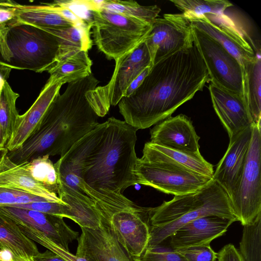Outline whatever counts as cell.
Masks as SVG:
<instances>
[{
    "mask_svg": "<svg viewBox=\"0 0 261 261\" xmlns=\"http://www.w3.org/2000/svg\"><path fill=\"white\" fill-rule=\"evenodd\" d=\"M102 9L134 17L151 24L161 11L156 5L142 6L132 0H104Z\"/></svg>",
    "mask_w": 261,
    "mask_h": 261,
    "instance_id": "obj_31",
    "label": "cell"
},
{
    "mask_svg": "<svg viewBox=\"0 0 261 261\" xmlns=\"http://www.w3.org/2000/svg\"><path fill=\"white\" fill-rule=\"evenodd\" d=\"M235 221L217 216L193 220L176 230L170 237V246L178 249L190 246L210 245L223 235Z\"/></svg>",
    "mask_w": 261,
    "mask_h": 261,
    "instance_id": "obj_20",
    "label": "cell"
},
{
    "mask_svg": "<svg viewBox=\"0 0 261 261\" xmlns=\"http://www.w3.org/2000/svg\"><path fill=\"white\" fill-rule=\"evenodd\" d=\"M57 193L60 199L68 205L70 219L81 228L95 229L100 226L101 219L94 201L86 194L59 182Z\"/></svg>",
    "mask_w": 261,
    "mask_h": 261,
    "instance_id": "obj_24",
    "label": "cell"
},
{
    "mask_svg": "<svg viewBox=\"0 0 261 261\" xmlns=\"http://www.w3.org/2000/svg\"><path fill=\"white\" fill-rule=\"evenodd\" d=\"M7 151L8 150L5 147L0 148V159Z\"/></svg>",
    "mask_w": 261,
    "mask_h": 261,
    "instance_id": "obj_49",
    "label": "cell"
},
{
    "mask_svg": "<svg viewBox=\"0 0 261 261\" xmlns=\"http://www.w3.org/2000/svg\"><path fill=\"white\" fill-rule=\"evenodd\" d=\"M0 260L1 261H12L13 254L8 249H0Z\"/></svg>",
    "mask_w": 261,
    "mask_h": 261,
    "instance_id": "obj_46",
    "label": "cell"
},
{
    "mask_svg": "<svg viewBox=\"0 0 261 261\" xmlns=\"http://www.w3.org/2000/svg\"><path fill=\"white\" fill-rule=\"evenodd\" d=\"M99 81L93 75L68 84L52 101L37 127L18 149L8 151L17 165L38 157L64 155L98 124V116L86 98Z\"/></svg>",
    "mask_w": 261,
    "mask_h": 261,
    "instance_id": "obj_2",
    "label": "cell"
},
{
    "mask_svg": "<svg viewBox=\"0 0 261 261\" xmlns=\"http://www.w3.org/2000/svg\"><path fill=\"white\" fill-rule=\"evenodd\" d=\"M81 230L76 255L87 261H133L106 223L101 222L98 228Z\"/></svg>",
    "mask_w": 261,
    "mask_h": 261,
    "instance_id": "obj_19",
    "label": "cell"
},
{
    "mask_svg": "<svg viewBox=\"0 0 261 261\" xmlns=\"http://www.w3.org/2000/svg\"><path fill=\"white\" fill-rule=\"evenodd\" d=\"M105 127L99 123L85 135L54 163L58 182L83 193L80 189L82 170L87 160L98 142Z\"/></svg>",
    "mask_w": 261,
    "mask_h": 261,
    "instance_id": "obj_15",
    "label": "cell"
},
{
    "mask_svg": "<svg viewBox=\"0 0 261 261\" xmlns=\"http://www.w3.org/2000/svg\"><path fill=\"white\" fill-rule=\"evenodd\" d=\"M11 70L9 67L0 65V95Z\"/></svg>",
    "mask_w": 261,
    "mask_h": 261,
    "instance_id": "obj_45",
    "label": "cell"
},
{
    "mask_svg": "<svg viewBox=\"0 0 261 261\" xmlns=\"http://www.w3.org/2000/svg\"><path fill=\"white\" fill-rule=\"evenodd\" d=\"M239 252L244 261H261V216L243 226Z\"/></svg>",
    "mask_w": 261,
    "mask_h": 261,
    "instance_id": "obj_33",
    "label": "cell"
},
{
    "mask_svg": "<svg viewBox=\"0 0 261 261\" xmlns=\"http://www.w3.org/2000/svg\"><path fill=\"white\" fill-rule=\"evenodd\" d=\"M88 51L81 50L58 61L47 72L48 80L69 83L89 76L92 73V62Z\"/></svg>",
    "mask_w": 261,
    "mask_h": 261,
    "instance_id": "obj_27",
    "label": "cell"
},
{
    "mask_svg": "<svg viewBox=\"0 0 261 261\" xmlns=\"http://www.w3.org/2000/svg\"><path fill=\"white\" fill-rule=\"evenodd\" d=\"M94 42L107 59L115 61L144 41L151 24L138 18L102 9L92 11Z\"/></svg>",
    "mask_w": 261,
    "mask_h": 261,
    "instance_id": "obj_7",
    "label": "cell"
},
{
    "mask_svg": "<svg viewBox=\"0 0 261 261\" xmlns=\"http://www.w3.org/2000/svg\"><path fill=\"white\" fill-rule=\"evenodd\" d=\"M191 25L222 45L242 67L253 60L257 54L233 21L224 13L205 14L189 20Z\"/></svg>",
    "mask_w": 261,
    "mask_h": 261,
    "instance_id": "obj_13",
    "label": "cell"
},
{
    "mask_svg": "<svg viewBox=\"0 0 261 261\" xmlns=\"http://www.w3.org/2000/svg\"><path fill=\"white\" fill-rule=\"evenodd\" d=\"M170 2L182 12L188 20L202 17L205 14L224 13L232 3L226 0H171Z\"/></svg>",
    "mask_w": 261,
    "mask_h": 261,
    "instance_id": "obj_30",
    "label": "cell"
},
{
    "mask_svg": "<svg viewBox=\"0 0 261 261\" xmlns=\"http://www.w3.org/2000/svg\"><path fill=\"white\" fill-rule=\"evenodd\" d=\"M82 170L81 180L94 190L123 194L139 184L136 173L137 129L110 117Z\"/></svg>",
    "mask_w": 261,
    "mask_h": 261,
    "instance_id": "obj_3",
    "label": "cell"
},
{
    "mask_svg": "<svg viewBox=\"0 0 261 261\" xmlns=\"http://www.w3.org/2000/svg\"><path fill=\"white\" fill-rule=\"evenodd\" d=\"M7 143V140L5 137L0 125V148L5 147Z\"/></svg>",
    "mask_w": 261,
    "mask_h": 261,
    "instance_id": "obj_48",
    "label": "cell"
},
{
    "mask_svg": "<svg viewBox=\"0 0 261 261\" xmlns=\"http://www.w3.org/2000/svg\"><path fill=\"white\" fill-rule=\"evenodd\" d=\"M14 19L13 10L0 7V23H8Z\"/></svg>",
    "mask_w": 261,
    "mask_h": 261,
    "instance_id": "obj_44",
    "label": "cell"
},
{
    "mask_svg": "<svg viewBox=\"0 0 261 261\" xmlns=\"http://www.w3.org/2000/svg\"><path fill=\"white\" fill-rule=\"evenodd\" d=\"M206 216L238 221L227 194L213 179L196 193L174 196L156 207H149L150 238L147 247L163 243L182 226Z\"/></svg>",
    "mask_w": 261,
    "mask_h": 261,
    "instance_id": "obj_4",
    "label": "cell"
},
{
    "mask_svg": "<svg viewBox=\"0 0 261 261\" xmlns=\"http://www.w3.org/2000/svg\"><path fill=\"white\" fill-rule=\"evenodd\" d=\"M19 96L6 82L0 95V125L7 142L12 136L19 116L16 107Z\"/></svg>",
    "mask_w": 261,
    "mask_h": 261,
    "instance_id": "obj_32",
    "label": "cell"
},
{
    "mask_svg": "<svg viewBox=\"0 0 261 261\" xmlns=\"http://www.w3.org/2000/svg\"><path fill=\"white\" fill-rule=\"evenodd\" d=\"M253 125L229 139L227 149L213 174V179L224 190L230 201L243 171Z\"/></svg>",
    "mask_w": 261,
    "mask_h": 261,
    "instance_id": "obj_16",
    "label": "cell"
},
{
    "mask_svg": "<svg viewBox=\"0 0 261 261\" xmlns=\"http://www.w3.org/2000/svg\"><path fill=\"white\" fill-rule=\"evenodd\" d=\"M39 201H49L23 191L0 187V206L12 205Z\"/></svg>",
    "mask_w": 261,
    "mask_h": 261,
    "instance_id": "obj_38",
    "label": "cell"
},
{
    "mask_svg": "<svg viewBox=\"0 0 261 261\" xmlns=\"http://www.w3.org/2000/svg\"><path fill=\"white\" fill-rule=\"evenodd\" d=\"M0 212L21 225L39 231L67 250L79 233L72 229L63 218L38 211L9 205L0 206Z\"/></svg>",
    "mask_w": 261,
    "mask_h": 261,
    "instance_id": "obj_14",
    "label": "cell"
},
{
    "mask_svg": "<svg viewBox=\"0 0 261 261\" xmlns=\"http://www.w3.org/2000/svg\"><path fill=\"white\" fill-rule=\"evenodd\" d=\"M150 133L152 144L174 150L200 153V137L190 118L185 115L168 117L156 124Z\"/></svg>",
    "mask_w": 261,
    "mask_h": 261,
    "instance_id": "obj_17",
    "label": "cell"
},
{
    "mask_svg": "<svg viewBox=\"0 0 261 261\" xmlns=\"http://www.w3.org/2000/svg\"><path fill=\"white\" fill-rule=\"evenodd\" d=\"M9 27L7 23H0V53L5 62L10 61L11 53L7 42V37Z\"/></svg>",
    "mask_w": 261,
    "mask_h": 261,
    "instance_id": "obj_41",
    "label": "cell"
},
{
    "mask_svg": "<svg viewBox=\"0 0 261 261\" xmlns=\"http://www.w3.org/2000/svg\"><path fill=\"white\" fill-rule=\"evenodd\" d=\"M0 261H1V260H0Z\"/></svg>",
    "mask_w": 261,
    "mask_h": 261,
    "instance_id": "obj_51",
    "label": "cell"
},
{
    "mask_svg": "<svg viewBox=\"0 0 261 261\" xmlns=\"http://www.w3.org/2000/svg\"><path fill=\"white\" fill-rule=\"evenodd\" d=\"M152 65L194 44L190 22L182 14H165L157 17L144 39Z\"/></svg>",
    "mask_w": 261,
    "mask_h": 261,
    "instance_id": "obj_12",
    "label": "cell"
},
{
    "mask_svg": "<svg viewBox=\"0 0 261 261\" xmlns=\"http://www.w3.org/2000/svg\"><path fill=\"white\" fill-rule=\"evenodd\" d=\"M244 96L255 124L261 121L260 54L243 67Z\"/></svg>",
    "mask_w": 261,
    "mask_h": 261,
    "instance_id": "obj_28",
    "label": "cell"
},
{
    "mask_svg": "<svg viewBox=\"0 0 261 261\" xmlns=\"http://www.w3.org/2000/svg\"><path fill=\"white\" fill-rule=\"evenodd\" d=\"M14 207L32 210L40 212L61 217L71 218L70 209L64 202L39 201L24 204H14Z\"/></svg>",
    "mask_w": 261,
    "mask_h": 261,
    "instance_id": "obj_37",
    "label": "cell"
},
{
    "mask_svg": "<svg viewBox=\"0 0 261 261\" xmlns=\"http://www.w3.org/2000/svg\"><path fill=\"white\" fill-rule=\"evenodd\" d=\"M40 5H22L15 2L0 1V7L12 9L15 22L36 27L60 29L73 25L44 3Z\"/></svg>",
    "mask_w": 261,
    "mask_h": 261,
    "instance_id": "obj_23",
    "label": "cell"
},
{
    "mask_svg": "<svg viewBox=\"0 0 261 261\" xmlns=\"http://www.w3.org/2000/svg\"><path fill=\"white\" fill-rule=\"evenodd\" d=\"M20 165L36 181L57 193V174L54 164L50 160L49 156L38 157Z\"/></svg>",
    "mask_w": 261,
    "mask_h": 261,
    "instance_id": "obj_34",
    "label": "cell"
},
{
    "mask_svg": "<svg viewBox=\"0 0 261 261\" xmlns=\"http://www.w3.org/2000/svg\"><path fill=\"white\" fill-rule=\"evenodd\" d=\"M21 232L29 239L35 241L48 250L55 253L65 261H87L85 259L74 255L57 244L42 233L23 225H18Z\"/></svg>",
    "mask_w": 261,
    "mask_h": 261,
    "instance_id": "obj_35",
    "label": "cell"
},
{
    "mask_svg": "<svg viewBox=\"0 0 261 261\" xmlns=\"http://www.w3.org/2000/svg\"><path fill=\"white\" fill-rule=\"evenodd\" d=\"M208 89L214 110L229 139L254 124L244 95L231 93L211 82Z\"/></svg>",
    "mask_w": 261,
    "mask_h": 261,
    "instance_id": "obj_18",
    "label": "cell"
},
{
    "mask_svg": "<svg viewBox=\"0 0 261 261\" xmlns=\"http://www.w3.org/2000/svg\"><path fill=\"white\" fill-rule=\"evenodd\" d=\"M217 261H244L239 250L232 244L223 247L217 253Z\"/></svg>",
    "mask_w": 261,
    "mask_h": 261,
    "instance_id": "obj_40",
    "label": "cell"
},
{
    "mask_svg": "<svg viewBox=\"0 0 261 261\" xmlns=\"http://www.w3.org/2000/svg\"><path fill=\"white\" fill-rule=\"evenodd\" d=\"M208 81L194 43L154 64L139 87L120 100L119 112L125 122L138 130L149 128L171 116Z\"/></svg>",
    "mask_w": 261,
    "mask_h": 261,
    "instance_id": "obj_1",
    "label": "cell"
},
{
    "mask_svg": "<svg viewBox=\"0 0 261 261\" xmlns=\"http://www.w3.org/2000/svg\"><path fill=\"white\" fill-rule=\"evenodd\" d=\"M136 173L139 184L174 196L196 193L213 179L178 165L144 155L137 159Z\"/></svg>",
    "mask_w": 261,
    "mask_h": 261,
    "instance_id": "obj_9",
    "label": "cell"
},
{
    "mask_svg": "<svg viewBox=\"0 0 261 261\" xmlns=\"http://www.w3.org/2000/svg\"><path fill=\"white\" fill-rule=\"evenodd\" d=\"M150 68V67L145 68V70L132 82L126 90L124 97L128 96L139 87L146 76L148 74Z\"/></svg>",
    "mask_w": 261,
    "mask_h": 261,
    "instance_id": "obj_42",
    "label": "cell"
},
{
    "mask_svg": "<svg viewBox=\"0 0 261 261\" xmlns=\"http://www.w3.org/2000/svg\"><path fill=\"white\" fill-rule=\"evenodd\" d=\"M9 27L7 44L12 57L8 63L0 65L12 69L41 73L48 71L57 62L59 42L54 35L39 28L15 22Z\"/></svg>",
    "mask_w": 261,
    "mask_h": 261,
    "instance_id": "obj_6",
    "label": "cell"
},
{
    "mask_svg": "<svg viewBox=\"0 0 261 261\" xmlns=\"http://www.w3.org/2000/svg\"><path fill=\"white\" fill-rule=\"evenodd\" d=\"M35 261H65L63 258L49 250L39 253L34 257Z\"/></svg>",
    "mask_w": 261,
    "mask_h": 261,
    "instance_id": "obj_43",
    "label": "cell"
},
{
    "mask_svg": "<svg viewBox=\"0 0 261 261\" xmlns=\"http://www.w3.org/2000/svg\"><path fill=\"white\" fill-rule=\"evenodd\" d=\"M0 249H8L20 257H34L40 253L34 241L21 232L16 223L1 212Z\"/></svg>",
    "mask_w": 261,
    "mask_h": 261,
    "instance_id": "obj_26",
    "label": "cell"
},
{
    "mask_svg": "<svg viewBox=\"0 0 261 261\" xmlns=\"http://www.w3.org/2000/svg\"><path fill=\"white\" fill-rule=\"evenodd\" d=\"M187 261H217V253L210 245L190 246L175 249Z\"/></svg>",
    "mask_w": 261,
    "mask_h": 261,
    "instance_id": "obj_39",
    "label": "cell"
},
{
    "mask_svg": "<svg viewBox=\"0 0 261 261\" xmlns=\"http://www.w3.org/2000/svg\"><path fill=\"white\" fill-rule=\"evenodd\" d=\"M7 153L0 159V187L23 191L49 201L63 202L56 192L36 181L21 165L12 162Z\"/></svg>",
    "mask_w": 261,
    "mask_h": 261,
    "instance_id": "obj_22",
    "label": "cell"
},
{
    "mask_svg": "<svg viewBox=\"0 0 261 261\" xmlns=\"http://www.w3.org/2000/svg\"><path fill=\"white\" fill-rule=\"evenodd\" d=\"M152 66L144 41L116 60L113 74L109 82L105 86H97L86 93L87 99L97 116H105L111 105H118L132 82L145 68Z\"/></svg>",
    "mask_w": 261,
    "mask_h": 261,
    "instance_id": "obj_8",
    "label": "cell"
},
{
    "mask_svg": "<svg viewBox=\"0 0 261 261\" xmlns=\"http://www.w3.org/2000/svg\"><path fill=\"white\" fill-rule=\"evenodd\" d=\"M81 189L93 200L101 222L109 227L128 256L140 258L150 238L149 207L137 205L123 194L97 192L84 181Z\"/></svg>",
    "mask_w": 261,
    "mask_h": 261,
    "instance_id": "obj_5",
    "label": "cell"
},
{
    "mask_svg": "<svg viewBox=\"0 0 261 261\" xmlns=\"http://www.w3.org/2000/svg\"><path fill=\"white\" fill-rule=\"evenodd\" d=\"M12 261H35V260L34 257L32 256L20 257L15 256L13 254Z\"/></svg>",
    "mask_w": 261,
    "mask_h": 261,
    "instance_id": "obj_47",
    "label": "cell"
},
{
    "mask_svg": "<svg viewBox=\"0 0 261 261\" xmlns=\"http://www.w3.org/2000/svg\"></svg>",
    "mask_w": 261,
    "mask_h": 261,
    "instance_id": "obj_52",
    "label": "cell"
},
{
    "mask_svg": "<svg viewBox=\"0 0 261 261\" xmlns=\"http://www.w3.org/2000/svg\"><path fill=\"white\" fill-rule=\"evenodd\" d=\"M261 124H254L243 171L230 199L238 221L243 226L261 216Z\"/></svg>",
    "mask_w": 261,
    "mask_h": 261,
    "instance_id": "obj_10",
    "label": "cell"
},
{
    "mask_svg": "<svg viewBox=\"0 0 261 261\" xmlns=\"http://www.w3.org/2000/svg\"><path fill=\"white\" fill-rule=\"evenodd\" d=\"M178 165L194 172L213 178V165L206 161L201 153H192L174 150L146 142L143 155Z\"/></svg>",
    "mask_w": 261,
    "mask_h": 261,
    "instance_id": "obj_25",
    "label": "cell"
},
{
    "mask_svg": "<svg viewBox=\"0 0 261 261\" xmlns=\"http://www.w3.org/2000/svg\"><path fill=\"white\" fill-rule=\"evenodd\" d=\"M192 28L194 43L207 70L208 81L244 95L243 69L238 60L216 41L196 28Z\"/></svg>",
    "mask_w": 261,
    "mask_h": 261,
    "instance_id": "obj_11",
    "label": "cell"
},
{
    "mask_svg": "<svg viewBox=\"0 0 261 261\" xmlns=\"http://www.w3.org/2000/svg\"><path fill=\"white\" fill-rule=\"evenodd\" d=\"M133 261H135V260H133Z\"/></svg>",
    "mask_w": 261,
    "mask_h": 261,
    "instance_id": "obj_50",
    "label": "cell"
},
{
    "mask_svg": "<svg viewBox=\"0 0 261 261\" xmlns=\"http://www.w3.org/2000/svg\"><path fill=\"white\" fill-rule=\"evenodd\" d=\"M39 28L57 38L59 48L57 62L79 51H88L92 47L90 29L88 27L72 25L60 29Z\"/></svg>",
    "mask_w": 261,
    "mask_h": 261,
    "instance_id": "obj_29",
    "label": "cell"
},
{
    "mask_svg": "<svg viewBox=\"0 0 261 261\" xmlns=\"http://www.w3.org/2000/svg\"><path fill=\"white\" fill-rule=\"evenodd\" d=\"M63 85L59 81L48 80L31 107L18 116L12 136L5 146L8 151L18 149L34 132L48 107L60 93Z\"/></svg>",
    "mask_w": 261,
    "mask_h": 261,
    "instance_id": "obj_21",
    "label": "cell"
},
{
    "mask_svg": "<svg viewBox=\"0 0 261 261\" xmlns=\"http://www.w3.org/2000/svg\"><path fill=\"white\" fill-rule=\"evenodd\" d=\"M135 261H187L176 250L170 246L160 244L146 248L140 258Z\"/></svg>",
    "mask_w": 261,
    "mask_h": 261,
    "instance_id": "obj_36",
    "label": "cell"
}]
</instances>
